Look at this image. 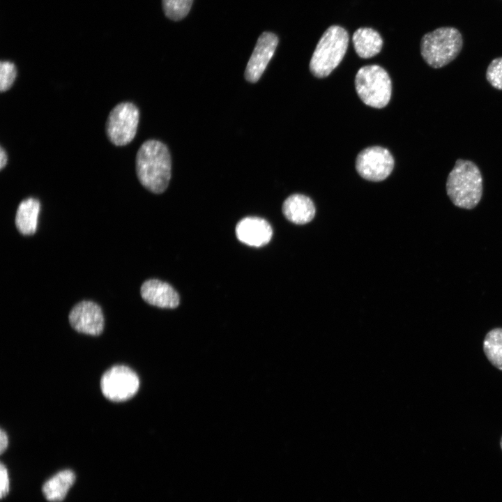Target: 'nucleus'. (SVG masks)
<instances>
[{
	"instance_id": "obj_18",
	"label": "nucleus",
	"mask_w": 502,
	"mask_h": 502,
	"mask_svg": "<svg viewBox=\"0 0 502 502\" xmlns=\"http://www.w3.org/2000/svg\"><path fill=\"white\" fill-rule=\"evenodd\" d=\"M193 0H162L165 15L170 20L178 21L189 13Z\"/></svg>"
},
{
	"instance_id": "obj_15",
	"label": "nucleus",
	"mask_w": 502,
	"mask_h": 502,
	"mask_svg": "<svg viewBox=\"0 0 502 502\" xmlns=\"http://www.w3.org/2000/svg\"><path fill=\"white\" fill-rule=\"evenodd\" d=\"M40 209L39 200L33 197L25 199L20 203L15 215V225L20 233L31 235L36 232Z\"/></svg>"
},
{
	"instance_id": "obj_11",
	"label": "nucleus",
	"mask_w": 502,
	"mask_h": 502,
	"mask_svg": "<svg viewBox=\"0 0 502 502\" xmlns=\"http://www.w3.org/2000/svg\"><path fill=\"white\" fill-rule=\"evenodd\" d=\"M236 235L242 243L250 246L260 247L267 244L273 236L270 224L258 217H247L238 222Z\"/></svg>"
},
{
	"instance_id": "obj_23",
	"label": "nucleus",
	"mask_w": 502,
	"mask_h": 502,
	"mask_svg": "<svg viewBox=\"0 0 502 502\" xmlns=\"http://www.w3.org/2000/svg\"><path fill=\"white\" fill-rule=\"evenodd\" d=\"M7 154L4 149L1 146L0 149V169H2L7 164Z\"/></svg>"
},
{
	"instance_id": "obj_4",
	"label": "nucleus",
	"mask_w": 502,
	"mask_h": 502,
	"mask_svg": "<svg viewBox=\"0 0 502 502\" xmlns=\"http://www.w3.org/2000/svg\"><path fill=\"white\" fill-rule=\"evenodd\" d=\"M349 44L347 31L337 25L328 27L312 54L310 70L319 78L329 75L342 61Z\"/></svg>"
},
{
	"instance_id": "obj_8",
	"label": "nucleus",
	"mask_w": 502,
	"mask_h": 502,
	"mask_svg": "<svg viewBox=\"0 0 502 502\" xmlns=\"http://www.w3.org/2000/svg\"><path fill=\"white\" fill-rule=\"evenodd\" d=\"M394 167V159L388 149L375 146L362 150L356 160V169L363 178L381 181L386 178Z\"/></svg>"
},
{
	"instance_id": "obj_6",
	"label": "nucleus",
	"mask_w": 502,
	"mask_h": 502,
	"mask_svg": "<svg viewBox=\"0 0 502 502\" xmlns=\"http://www.w3.org/2000/svg\"><path fill=\"white\" fill-rule=\"evenodd\" d=\"M139 119L137 106L130 102L117 104L109 112L105 124L109 140L118 146L129 144L135 137Z\"/></svg>"
},
{
	"instance_id": "obj_1",
	"label": "nucleus",
	"mask_w": 502,
	"mask_h": 502,
	"mask_svg": "<svg viewBox=\"0 0 502 502\" xmlns=\"http://www.w3.org/2000/svg\"><path fill=\"white\" fill-rule=\"evenodd\" d=\"M135 169L144 188L153 193L163 192L169 185L172 169L171 155L167 146L155 139L144 142L136 155Z\"/></svg>"
},
{
	"instance_id": "obj_14",
	"label": "nucleus",
	"mask_w": 502,
	"mask_h": 502,
	"mask_svg": "<svg viewBox=\"0 0 502 502\" xmlns=\"http://www.w3.org/2000/svg\"><path fill=\"white\" fill-rule=\"evenodd\" d=\"M352 42L356 54L363 59L371 58L379 54L383 45L380 34L376 30L367 27L358 29L353 34Z\"/></svg>"
},
{
	"instance_id": "obj_24",
	"label": "nucleus",
	"mask_w": 502,
	"mask_h": 502,
	"mask_svg": "<svg viewBox=\"0 0 502 502\" xmlns=\"http://www.w3.org/2000/svg\"><path fill=\"white\" fill-rule=\"evenodd\" d=\"M500 446H501V450H502V436H501V441H500Z\"/></svg>"
},
{
	"instance_id": "obj_20",
	"label": "nucleus",
	"mask_w": 502,
	"mask_h": 502,
	"mask_svg": "<svg viewBox=\"0 0 502 502\" xmlns=\"http://www.w3.org/2000/svg\"><path fill=\"white\" fill-rule=\"evenodd\" d=\"M485 76L492 87L502 90V56L495 58L489 63Z\"/></svg>"
},
{
	"instance_id": "obj_22",
	"label": "nucleus",
	"mask_w": 502,
	"mask_h": 502,
	"mask_svg": "<svg viewBox=\"0 0 502 502\" xmlns=\"http://www.w3.org/2000/svg\"><path fill=\"white\" fill-rule=\"evenodd\" d=\"M8 444L7 434L2 429L0 431V452L2 454Z\"/></svg>"
},
{
	"instance_id": "obj_10",
	"label": "nucleus",
	"mask_w": 502,
	"mask_h": 502,
	"mask_svg": "<svg viewBox=\"0 0 502 502\" xmlns=\"http://www.w3.org/2000/svg\"><path fill=\"white\" fill-rule=\"evenodd\" d=\"M278 44L277 36L266 31L259 37L245 70L247 81L257 82L272 59Z\"/></svg>"
},
{
	"instance_id": "obj_16",
	"label": "nucleus",
	"mask_w": 502,
	"mask_h": 502,
	"mask_svg": "<svg viewBox=\"0 0 502 502\" xmlns=\"http://www.w3.org/2000/svg\"><path fill=\"white\" fill-rule=\"evenodd\" d=\"M76 476L70 469L61 471L47 480L43 485L42 491L45 499L50 501H61L73 485Z\"/></svg>"
},
{
	"instance_id": "obj_2",
	"label": "nucleus",
	"mask_w": 502,
	"mask_h": 502,
	"mask_svg": "<svg viewBox=\"0 0 502 502\" xmlns=\"http://www.w3.org/2000/svg\"><path fill=\"white\" fill-rule=\"evenodd\" d=\"M446 192L454 205L471 209L478 205L482 195V177L472 161L457 159L446 181Z\"/></svg>"
},
{
	"instance_id": "obj_5",
	"label": "nucleus",
	"mask_w": 502,
	"mask_h": 502,
	"mask_svg": "<svg viewBox=\"0 0 502 502\" xmlns=\"http://www.w3.org/2000/svg\"><path fill=\"white\" fill-rule=\"evenodd\" d=\"M356 93L367 105L383 108L390 101L392 84L388 73L378 65L361 67L355 77Z\"/></svg>"
},
{
	"instance_id": "obj_3",
	"label": "nucleus",
	"mask_w": 502,
	"mask_h": 502,
	"mask_svg": "<svg viewBox=\"0 0 502 502\" xmlns=\"http://www.w3.org/2000/svg\"><path fill=\"white\" fill-rule=\"evenodd\" d=\"M463 46V38L458 29L451 26L439 27L425 33L420 41V54L433 68H441L457 58Z\"/></svg>"
},
{
	"instance_id": "obj_9",
	"label": "nucleus",
	"mask_w": 502,
	"mask_h": 502,
	"mask_svg": "<svg viewBox=\"0 0 502 502\" xmlns=\"http://www.w3.org/2000/svg\"><path fill=\"white\" fill-rule=\"evenodd\" d=\"M68 320L73 328L86 335H98L104 329L102 309L91 301H82L76 304L69 313Z\"/></svg>"
},
{
	"instance_id": "obj_13",
	"label": "nucleus",
	"mask_w": 502,
	"mask_h": 502,
	"mask_svg": "<svg viewBox=\"0 0 502 502\" xmlns=\"http://www.w3.org/2000/svg\"><path fill=\"white\" fill-rule=\"evenodd\" d=\"M282 212L290 222L303 225L310 222L315 215L312 201L307 196L294 194L287 197L282 205Z\"/></svg>"
},
{
	"instance_id": "obj_19",
	"label": "nucleus",
	"mask_w": 502,
	"mask_h": 502,
	"mask_svg": "<svg viewBox=\"0 0 502 502\" xmlns=\"http://www.w3.org/2000/svg\"><path fill=\"white\" fill-rule=\"evenodd\" d=\"M17 77L15 66L10 61H1L0 63V91L5 92L13 86Z\"/></svg>"
},
{
	"instance_id": "obj_7",
	"label": "nucleus",
	"mask_w": 502,
	"mask_h": 502,
	"mask_svg": "<svg viewBox=\"0 0 502 502\" xmlns=\"http://www.w3.org/2000/svg\"><path fill=\"white\" fill-rule=\"evenodd\" d=\"M139 388V379L128 366L116 365L108 369L100 379L102 395L109 400L123 402L132 397Z\"/></svg>"
},
{
	"instance_id": "obj_12",
	"label": "nucleus",
	"mask_w": 502,
	"mask_h": 502,
	"mask_svg": "<svg viewBox=\"0 0 502 502\" xmlns=\"http://www.w3.org/2000/svg\"><path fill=\"white\" fill-rule=\"evenodd\" d=\"M142 298L147 303L161 308H175L179 305V296L168 283L157 280H146L140 289Z\"/></svg>"
},
{
	"instance_id": "obj_21",
	"label": "nucleus",
	"mask_w": 502,
	"mask_h": 502,
	"mask_svg": "<svg viewBox=\"0 0 502 502\" xmlns=\"http://www.w3.org/2000/svg\"><path fill=\"white\" fill-rule=\"evenodd\" d=\"M0 479H1V498L6 496L9 490V479L8 471L5 465L1 462L0 466Z\"/></svg>"
},
{
	"instance_id": "obj_17",
	"label": "nucleus",
	"mask_w": 502,
	"mask_h": 502,
	"mask_svg": "<svg viewBox=\"0 0 502 502\" xmlns=\"http://www.w3.org/2000/svg\"><path fill=\"white\" fill-rule=\"evenodd\" d=\"M483 351L491 364L502 370V328H494L487 333Z\"/></svg>"
}]
</instances>
